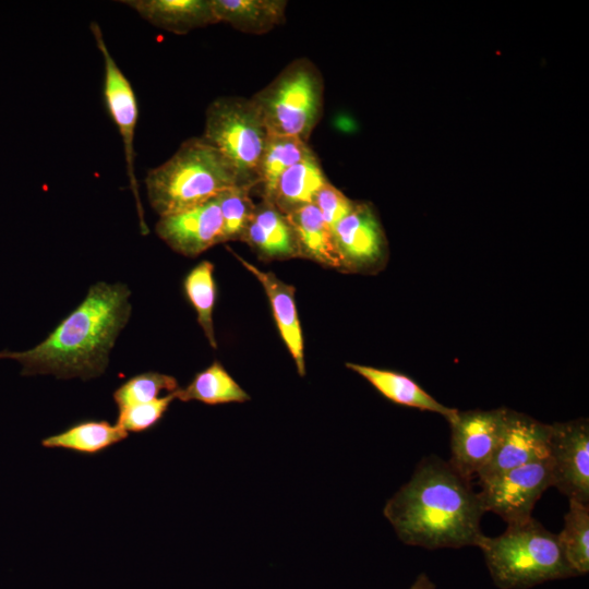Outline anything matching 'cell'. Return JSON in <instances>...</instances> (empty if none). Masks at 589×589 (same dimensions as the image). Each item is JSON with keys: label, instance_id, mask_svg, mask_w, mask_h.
I'll return each instance as SVG.
<instances>
[{"label": "cell", "instance_id": "2", "mask_svg": "<svg viewBox=\"0 0 589 589\" xmlns=\"http://www.w3.org/2000/svg\"><path fill=\"white\" fill-rule=\"evenodd\" d=\"M127 285L97 283L83 301L38 345L24 351H0L22 366L21 375L51 374L88 381L100 376L115 342L131 315Z\"/></svg>", "mask_w": 589, "mask_h": 589}, {"label": "cell", "instance_id": "26", "mask_svg": "<svg viewBox=\"0 0 589 589\" xmlns=\"http://www.w3.org/2000/svg\"><path fill=\"white\" fill-rule=\"evenodd\" d=\"M251 190L250 187L238 185L217 196L223 218L225 242L241 241L252 220L256 204L250 196Z\"/></svg>", "mask_w": 589, "mask_h": 589}, {"label": "cell", "instance_id": "16", "mask_svg": "<svg viewBox=\"0 0 589 589\" xmlns=\"http://www.w3.org/2000/svg\"><path fill=\"white\" fill-rule=\"evenodd\" d=\"M149 24L182 35L218 23L212 0H123Z\"/></svg>", "mask_w": 589, "mask_h": 589}, {"label": "cell", "instance_id": "3", "mask_svg": "<svg viewBox=\"0 0 589 589\" xmlns=\"http://www.w3.org/2000/svg\"><path fill=\"white\" fill-rule=\"evenodd\" d=\"M144 182L148 202L160 217L242 185L232 165L203 136L182 142L170 158L148 170Z\"/></svg>", "mask_w": 589, "mask_h": 589}, {"label": "cell", "instance_id": "19", "mask_svg": "<svg viewBox=\"0 0 589 589\" xmlns=\"http://www.w3.org/2000/svg\"><path fill=\"white\" fill-rule=\"evenodd\" d=\"M212 7L218 23L252 35L268 33L286 21L285 0H212Z\"/></svg>", "mask_w": 589, "mask_h": 589}, {"label": "cell", "instance_id": "15", "mask_svg": "<svg viewBox=\"0 0 589 589\" xmlns=\"http://www.w3.org/2000/svg\"><path fill=\"white\" fill-rule=\"evenodd\" d=\"M241 241L248 243L262 260L300 257L296 233L288 218L273 203L264 200L256 204Z\"/></svg>", "mask_w": 589, "mask_h": 589}, {"label": "cell", "instance_id": "5", "mask_svg": "<svg viewBox=\"0 0 589 589\" xmlns=\"http://www.w3.org/2000/svg\"><path fill=\"white\" fill-rule=\"evenodd\" d=\"M251 99L271 135L293 136L309 142L322 117L323 76L311 60L298 58Z\"/></svg>", "mask_w": 589, "mask_h": 589}, {"label": "cell", "instance_id": "13", "mask_svg": "<svg viewBox=\"0 0 589 589\" xmlns=\"http://www.w3.org/2000/svg\"><path fill=\"white\" fill-rule=\"evenodd\" d=\"M551 424L508 409L500 444L490 462L477 474L479 481L549 457Z\"/></svg>", "mask_w": 589, "mask_h": 589}, {"label": "cell", "instance_id": "22", "mask_svg": "<svg viewBox=\"0 0 589 589\" xmlns=\"http://www.w3.org/2000/svg\"><path fill=\"white\" fill-rule=\"evenodd\" d=\"M175 396L181 401L196 400L206 405L250 400L248 393L218 361H214L208 368L196 373L184 388L179 387L175 392Z\"/></svg>", "mask_w": 589, "mask_h": 589}, {"label": "cell", "instance_id": "10", "mask_svg": "<svg viewBox=\"0 0 589 589\" xmlns=\"http://www.w3.org/2000/svg\"><path fill=\"white\" fill-rule=\"evenodd\" d=\"M552 488L568 500L589 505V424L577 419L551 424L549 445Z\"/></svg>", "mask_w": 589, "mask_h": 589}, {"label": "cell", "instance_id": "11", "mask_svg": "<svg viewBox=\"0 0 589 589\" xmlns=\"http://www.w3.org/2000/svg\"><path fill=\"white\" fill-rule=\"evenodd\" d=\"M333 239L340 271L374 272L386 260L385 235L366 203H354L352 211L333 228Z\"/></svg>", "mask_w": 589, "mask_h": 589}, {"label": "cell", "instance_id": "23", "mask_svg": "<svg viewBox=\"0 0 589 589\" xmlns=\"http://www.w3.org/2000/svg\"><path fill=\"white\" fill-rule=\"evenodd\" d=\"M313 153L309 142L293 136L271 135L259 168L262 197L269 201L279 177L291 166Z\"/></svg>", "mask_w": 589, "mask_h": 589}, {"label": "cell", "instance_id": "6", "mask_svg": "<svg viewBox=\"0 0 589 589\" xmlns=\"http://www.w3.org/2000/svg\"><path fill=\"white\" fill-rule=\"evenodd\" d=\"M203 137L235 168L242 185H259L260 163L269 137L251 98L219 97L205 111Z\"/></svg>", "mask_w": 589, "mask_h": 589}, {"label": "cell", "instance_id": "9", "mask_svg": "<svg viewBox=\"0 0 589 589\" xmlns=\"http://www.w3.org/2000/svg\"><path fill=\"white\" fill-rule=\"evenodd\" d=\"M507 408L458 411L449 423L450 465L470 479L492 459L502 438Z\"/></svg>", "mask_w": 589, "mask_h": 589}, {"label": "cell", "instance_id": "8", "mask_svg": "<svg viewBox=\"0 0 589 589\" xmlns=\"http://www.w3.org/2000/svg\"><path fill=\"white\" fill-rule=\"evenodd\" d=\"M89 27L104 60V103L123 142L129 185L135 197L141 229L146 233L148 229L144 220L134 168V135L139 117L136 96L130 81L112 58L100 26L96 22H91Z\"/></svg>", "mask_w": 589, "mask_h": 589}, {"label": "cell", "instance_id": "24", "mask_svg": "<svg viewBox=\"0 0 589 589\" xmlns=\"http://www.w3.org/2000/svg\"><path fill=\"white\" fill-rule=\"evenodd\" d=\"M568 501L564 528L557 538L567 563L577 576H581L589 572V505Z\"/></svg>", "mask_w": 589, "mask_h": 589}, {"label": "cell", "instance_id": "30", "mask_svg": "<svg viewBox=\"0 0 589 589\" xmlns=\"http://www.w3.org/2000/svg\"><path fill=\"white\" fill-rule=\"evenodd\" d=\"M435 584L425 574H420L417 576L413 584L409 589H435Z\"/></svg>", "mask_w": 589, "mask_h": 589}, {"label": "cell", "instance_id": "18", "mask_svg": "<svg viewBox=\"0 0 589 589\" xmlns=\"http://www.w3.org/2000/svg\"><path fill=\"white\" fill-rule=\"evenodd\" d=\"M328 182L313 152L288 168L278 179L269 201L284 215L312 204L318 190Z\"/></svg>", "mask_w": 589, "mask_h": 589}, {"label": "cell", "instance_id": "27", "mask_svg": "<svg viewBox=\"0 0 589 589\" xmlns=\"http://www.w3.org/2000/svg\"><path fill=\"white\" fill-rule=\"evenodd\" d=\"M179 388L176 377L159 373L145 372L135 375L121 384L112 394L118 409L148 402L156 398L163 390L173 393Z\"/></svg>", "mask_w": 589, "mask_h": 589}, {"label": "cell", "instance_id": "29", "mask_svg": "<svg viewBox=\"0 0 589 589\" xmlns=\"http://www.w3.org/2000/svg\"><path fill=\"white\" fill-rule=\"evenodd\" d=\"M354 203L329 181L318 190L313 202L332 231L352 211Z\"/></svg>", "mask_w": 589, "mask_h": 589}, {"label": "cell", "instance_id": "20", "mask_svg": "<svg viewBox=\"0 0 589 589\" xmlns=\"http://www.w3.org/2000/svg\"><path fill=\"white\" fill-rule=\"evenodd\" d=\"M296 233L300 257L326 267L340 268L333 231L312 203L286 215Z\"/></svg>", "mask_w": 589, "mask_h": 589}, {"label": "cell", "instance_id": "17", "mask_svg": "<svg viewBox=\"0 0 589 589\" xmlns=\"http://www.w3.org/2000/svg\"><path fill=\"white\" fill-rule=\"evenodd\" d=\"M346 366L365 378L381 395L395 404L440 413L449 423L458 413L457 409L438 402L417 382L402 373L351 362L346 363Z\"/></svg>", "mask_w": 589, "mask_h": 589}, {"label": "cell", "instance_id": "28", "mask_svg": "<svg viewBox=\"0 0 589 589\" xmlns=\"http://www.w3.org/2000/svg\"><path fill=\"white\" fill-rule=\"evenodd\" d=\"M176 399L175 392L152 401L118 409L117 423L128 434L142 433L154 428Z\"/></svg>", "mask_w": 589, "mask_h": 589}, {"label": "cell", "instance_id": "12", "mask_svg": "<svg viewBox=\"0 0 589 589\" xmlns=\"http://www.w3.org/2000/svg\"><path fill=\"white\" fill-rule=\"evenodd\" d=\"M155 231L173 251L187 257L199 256L215 244L225 242L218 197L161 216Z\"/></svg>", "mask_w": 589, "mask_h": 589}, {"label": "cell", "instance_id": "14", "mask_svg": "<svg viewBox=\"0 0 589 589\" xmlns=\"http://www.w3.org/2000/svg\"><path fill=\"white\" fill-rule=\"evenodd\" d=\"M228 250L262 284L269 300L279 334L296 363L299 375L304 376V346L294 300L296 288L284 283L274 273L257 268L230 248Z\"/></svg>", "mask_w": 589, "mask_h": 589}, {"label": "cell", "instance_id": "21", "mask_svg": "<svg viewBox=\"0 0 589 589\" xmlns=\"http://www.w3.org/2000/svg\"><path fill=\"white\" fill-rule=\"evenodd\" d=\"M128 433L105 420H84L41 440L46 448H61L81 455H97L122 442Z\"/></svg>", "mask_w": 589, "mask_h": 589}, {"label": "cell", "instance_id": "25", "mask_svg": "<svg viewBox=\"0 0 589 589\" xmlns=\"http://www.w3.org/2000/svg\"><path fill=\"white\" fill-rule=\"evenodd\" d=\"M183 289L197 315V323L213 348L217 341L213 324V311L216 300V284L214 264L209 261L200 262L184 278Z\"/></svg>", "mask_w": 589, "mask_h": 589}, {"label": "cell", "instance_id": "7", "mask_svg": "<svg viewBox=\"0 0 589 589\" xmlns=\"http://www.w3.org/2000/svg\"><path fill=\"white\" fill-rule=\"evenodd\" d=\"M479 482L478 494L485 512L501 516L507 524L527 520L543 492L552 488L550 459L515 467Z\"/></svg>", "mask_w": 589, "mask_h": 589}, {"label": "cell", "instance_id": "1", "mask_svg": "<svg viewBox=\"0 0 589 589\" xmlns=\"http://www.w3.org/2000/svg\"><path fill=\"white\" fill-rule=\"evenodd\" d=\"M484 513L470 479L434 455L417 465L383 509L401 542L428 550L478 546Z\"/></svg>", "mask_w": 589, "mask_h": 589}, {"label": "cell", "instance_id": "4", "mask_svg": "<svg viewBox=\"0 0 589 589\" xmlns=\"http://www.w3.org/2000/svg\"><path fill=\"white\" fill-rule=\"evenodd\" d=\"M478 548L500 589H528L577 576L563 554L557 534L533 517L507 524L506 530L497 537L484 536Z\"/></svg>", "mask_w": 589, "mask_h": 589}]
</instances>
